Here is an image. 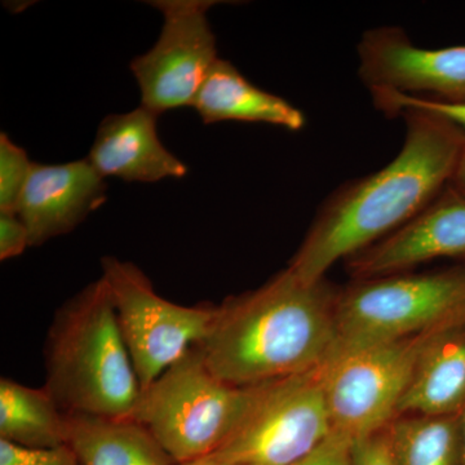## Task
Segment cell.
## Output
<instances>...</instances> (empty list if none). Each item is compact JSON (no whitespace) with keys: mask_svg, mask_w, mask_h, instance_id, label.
Instances as JSON below:
<instances>
[{"mask_svg":"<svg viewBox=\"0 0 465 465\" xmlns=\"http://www.w3.org/2000/svg\"><path fill=\"white\" fill-rule=\"evenodd\" d=\"M387 432L396 465H461L460 414L399 415Z\"/></svg>","mask_w":465,"mask_h":465,"instance_id":"ac0fdd59","label":"cell"},{"mask_svg":"<svg viewBox=\"0 0 465 465\" xmlns=\"http://www.w3.org/2000/svg\"><path fill=\"white\" fill-rule=\"evenodd\" d=\"M265 385L223 381L194 345L142 391L133 419L177 464L188 463L210 457L237 432Z\"/></svg>","mask_w":465,"mask_h":465,"instance_id":"277c9868","label":"cell"},{"mask_svg":"<svg viewBox=\"0 0 465 465\" xmlns=\"http://www.w3.org/2000/svg\"><path fill=\"white\" fill-rule=\"evenodd\" d=\"M358 74L371 94L465 104V45L419 47L400 27H376L358 43Z\"/></svg>","mask_w":465,"mask_h":465,"instance_id":"30bf717a","label":"cell"},{"mask_svg":"<svg viewBox=\"0 0 465 465\" xmlns=\"http://www.w3.org/2000/svg\"><path fill=\"white\" fill-rule=\"evenodd\" d=\"M45 388L67 415L133 419L142 387L103 278L58 309L45 342Z\"/></svg>","mask_w":465,"mask_h":465,"instance_id":"3957f363","label":"cell"},{"mask_svg":"<svg viewBox=\"0 0 465 465\" xmlns=\"http://www.w3.org/2000/svg\"><path fill=\"white\" fill-rule=\"evenodd\" d=\"M442 258L465 259V194L451 183L405 225L345 262L356 280H367Z\"/></svg>","mask_w":465,"mask_h":465,"instance_id":"8fae6325","label":"cell"},{"mask_svg":"<svg viewBox=\"0 0 465 465\" xmlns=\"http://www.w3.org/2000/svg\"><path fill=\"white\" fill-rule=\"evenodd\" d=\"M69 415L43 388L0 381V440L29 449L67 445Z\"/></svg>","mask_w":465,"mask_h":465,"instance_id":"e0dca14e","label":"cell"},{"mask_svg":"<svg viewBox=\"0 0 465 465\" xmlns=\"http://www.w3.org/2000/svg\"><path fill=\"white\" fill-rule=\"evenodd\" d=\"M335 292L290 268L264 286L219 305L195 347L211 372L235 387H258L321 369L335 348Z\"/></svg>","mask_w":465,"mask_h":465,"instance_id":"7a4b0ae2","label":"cell"},{"mask_svg":"<svg viewBox=\"0 0 465 465\" xmlns=\"http://www.w3.org/2000/svg\"><path fill=\"white\" fill-rule=\"evenodd\" d=\"M101 268L143 391L206 338L219 307L168 302L142 269L114 256L103 258Z\"/></svg>","mask_w":465,"mask_h":465,"instance_id":"8992f818","label":"cell"},{"mask_svg":"<svg viewBox=\"0 0 465 465\" xmlns=\"http://www.w3.org/2000/svg\"><path fill=\"white\" fill-rule=\"evenodd\" d=\"M425 335L341 351L321 367L332 430L357 440L391 423Z\"/></svg>","mask_w":465,"mask_h":465,"instance_id":"52a82bcc","label":"cell"},{"mask_svg":"<svg viewBox=\"0 0 465 465\" xmlns=\"http://www.w3.org/2000/svg\"><path fill=\"white\" fill-rule=\"evenodd\" d=\"M30 246L29 232L14 213H0V260L17 258Z\"/></svg>","mask_w":465,"mask_h":465,"instance_id":"cb8c5ba5","label":"cell"},{"mask_svg":"<svg viewBox=\"0 0 465 465\" xmlns=\"http://www.w3.org/2000/svg\"><path fill=\"white\" fill-rule=\"evenodd\" d=\"M176 465H238L228 463V461L216 460L213 458L198 459V460L188 461V463H182Z\"/></svg>","mask_w":465,"mask_h":465,"instance_id":"484cf974","label":"cell"},{"mask_svg":"<svg viewBox=\"0 0 465 465\" xmlns=\"http://www.w3.org/2000/svg\"><path fill=\"white\" fill-rule=\"evenodd\" d=\"M331 433L318 369L268 382L237 432L207 458L238 465H292Z\"/></svg>","mask_w":465,"mask_h":465,"instance_id":"ba28073f","label":"cell"},{"mask_svg":"<svg viewBox=\"0 0 465 465\" xmlns=\"http://www.w3.org/2000/svg\"><path fill=\"white\" fill-rule=\"evenodd\" d=\"M192 108L206 124L249 122L300 131L307 124L302 110L282 97L256 87L237 67L222 58L213 64Z\"/></svg>","mask_w":465,"mask_h":465,"instance_id":"9a60e30c","label":"cell"},{"mask_svg":"<svg viewBox=\"0 0 465 465\" xmlns=\"http://www.w3.org/2000/svg\"><path fill=\"white\" fill-rule=\"evenodd\" d=\"M351 445L353 440L332 430L313 451L292 465H353Z\"/></svg>","mask_w":465,"mask_h":465,"instance_id":"7402d4cb","label":"cell"},{"mask_svg":"<svg viewBox=\"0 0 465 465\" xmlns=\"http://www.w3.org/2000/svg\"><path fill=\"white\" fill-rule=\"evenodd\" d=\"M216 2L158 0L150 5L162 12L163 27L157 43L131 61L142 106L161 115L192 106L193 100L219 60L207 12Z\"/></svg>","mask_w":465,"mask_h":465,"instance_id":"9c48e42d","label":"cell"},{"mask_svg":"<svg viewBox=\"0 0 465 465\" xmlns=\"http://www.w3.org/2000/svg\"><path fill=\"white\" fill-rule=\"evenodd\" d=\"M105 179L88 159L64 164L34 163L17 215L29 232L30 246L74 231L106 201Z\"/></svg>","mask_w":465,"mask_h":465,"instance_id":"7c38bea8","label":"cell"},{"mask_svg":"<svg viewBox=\"0 0 465 465\" xmlns=\"http://www.w3.org/2000/svg\"><path fill=\"white\" fill-rule=\"evenodd\" d=\"M387 428L381 432L353 440V465H396Z\"/></svg>","mask_w":465,"mask_h":465,"instance_id":"603a6c76","label":"cell"},{"mask_svg":"<svg viewBox=\"0 0 465 465\" xmlns=\"http://www.w3.org/2000/svg\"><path fill=\"white\" fill-rule=\"evenodd\" d=\"M375 106L388 116H397L405 108H419L443 116L457 125L465 136V104H443L436 101L412 99L391 92L372 94Z\"/></svg>","mask_w":465,"mask_h":465,"instance_id":"ffe728a7","label":"cell"},{"mask_svg":"<svg viewBox=\"0 0 465 465\" xmlns=\"http://www.w3.org/2000/svg\"><path fill=\"white\" fill-rule=\"evenodd\" d=\"M464 406L465 322H459L425 335L399 415H458Z\"/></svg>","mask_w":465,"mask_h":465,"instance_id":"5bb4252c","label":"cell"},{"mask_svg":"<svg viewBox=\"0 0 465 465\" xmlns=\"http://www.w3.org/2000/svg\"><path fill=\"white\" fill-rule=\"evenodd\" d=\"M464 264H465V259H463Z\"/></svg>","mask_w":465,"mask_h":465,"instance_id":"83f0119b","label":"cell"},{"mask_svg":"<svg viewBox=\"0 0 465 465\" xmlns=\"http://www.w3.org/2000/svg\"><path fill=\"white\" fill-rule=\"evenodd\" d=\"M0 465H84L69 445L29 449L0 440Z\"/></svg>","mask_w":465,"mask_h":465,"instance_id":"44dd1931","label":"cell"},{"mask_svg":"<svg viewBox=\"0 0 465 465\" xmlns=\"http://www.w3.org/2000/svg\"><path fill=\"white\" fill-rule=\"evenodd\" d=\"M33 164L25 150L7 134H0V213L17 215Z\"/></svg>","mask_w":465,"mask_h":465,"instance_id":"d6986e66","label":"cell"},{"mask_svg":"<svg viewBox=\"0 0 465 465\" xmlns=\"http://www.w3.org/2000/svg\"><path fill=\"white\" fill-rule=\"evenodd\" d=\"M159 115L140 106L106 116L99 125L88 162L100 176L127 183H158L185 176L188 168L162 143Z\"/></svg>","mask_w":465,"mask_h":465,"instance_id":"4fadbf2b","label":"cell"},{"mask_svg":"<svg viewBox=\"0 0 465 465\" xmlns=\"http://www.w3.org/2000/svg\"><path fill=\"white\" fill-rule=\"evenodd\" d=\"M67 445L84 465H176L161 443L134 419L69 415Z\"/></svg>","mask_w":465,"mask_h":465,"instance_id":"2e32d148","label":"cell"},{"mask_svg":"<svg viewBox=\"0 0 465 465\" xmlns=\"http://www.w3.org/2000/svg\"><path fill=\"white\" fill-rule=\"evenodd\" d=\"M461 465H465V406L460 412Z\"/></svg>","mask_w":465,"mask_h":465,"instance_id":"4316f807","label":"cell"},{"mask_svg":"<svg viewBox=\"0 0 465 465\" xmlns=\"http://www.w3.org/2000/svg\"><path fill=\"white\" fill-rule=\"evenodd\" d=\"M405 143L378 173L347 183L329 198L291 260L300 280L317 283L348 260L397 231L445 191L465 148L460 130L439 114L405 108Z\"/></svg>","mask_w":465,"mask_h":465,"instance_id":"6da1fadb","label":"cell"},{"mask_svg":"<svg viewBox=\"0 0 465 465\" xmlns=\"http://www.w3.org/2000/svg\"><path fill=\"white\" fill-rule=\"evenodd\" d=\"M451 185L459 192L464 193L465 194V148L463 155H461L460 162H459L457 173L454 174Z\"/></svg>","mask_w":465,"mask_h":465,"instance_id":"d4e9b609","label":"cell"},{"mask_svg":"<svg viewBox=\"0 0 465 465\" xmlns=\"http://www.w3.org/2000/svg\"><path fill=\"white\" fill-rule=\"evenodd\" d=\"M459 322H465V264L430 273L357 280L336 296L331 357Z\"/></svg>","mask_w":465,"mask_h":465,"instance_id":"5b68a950","label":"cell"}]
</instances>
